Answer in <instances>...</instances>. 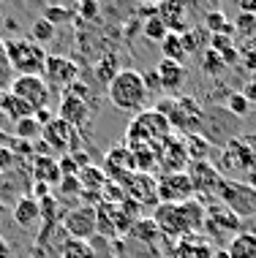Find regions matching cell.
<instances>
[{
	"instance_id": "cell-27",
	"label": "cell",
	"mask_w": 256,
	"mask_h": 258,
	"mask_svg": "<svg viewBox=\"0 0 256 258\" xmlns=\"http://www.w3.org/2000/svg\"><path fill=\"white\" fill-rule=\"evenodd\" d=\"M226 253H229V258H256V236L248 231H240L226 245Z\"/></svg>"
},
{
	"instance_id": "cell-7",
	"label": "cell",
	"mask_w": 256,
	"mask_h": 258,
	"mask_svg": "<svg viewBox=\"0 0 256 258\" xmlns=\"http://www.w3.org/2000/svg\"><path fill=\"white\" fill-rule=\"evenodd\" d=\"M6 62L17 76H41L46 62V49L33 44L30 38H11L6 41Z\"/></svg>"
},
{
	"instance_id": "cell-39",
	"label": "cell",
	"mask_w": 256,
	"mask_h": 258,
	"mask_svg": "<svg viewBox=\"0 0 256 258\" xmlns=\"http://www.w3.org/2000/svg\"><path fill=\"white\" fill-rule=\"evenodd\" d=\"M202 71L210 74V76H218L221 71H226V62L221 60V54H216L213 49H204V57H202Z\"/></svg>"
},
{
	"instance_id": "cell-40",
	"label": "cell",
	"mask_w": 256,
	"mask_h": 258,
	"mask_svg": "<svg viewBox=\"0 0 256 258\" xmlns=\"http://www.w3.org/2000/svg\"><path fill=\"white\" fill-rule=\"evenodd\" d=\"M240 46V60L245 62L248 71L256 74V41H251V44H237Z\"/></svg>"
},
{
	"instance_id": "cell-47",
	"label": "cell",
	"mask_w": 256,
	"mask_h": 258,
	"mask_svg": "<svg viewBox=\"0 0 256 258\" xmlns=\"http://www.w3.org/2000/svg\"><path fill=\"white\" fill-rule=\"evenodd\" d=\"M9 117H6V111H3V101H0V131H3V128H9Z\"/></svg>"
},
{
	"instance_id": "cell-28",
	"label": "cell",
	"mask_w": 256,
	"mask_h": 258,
	"mask_svg": "<svg viewBox=\"0 0 256 258\" xmlns=\"http://www.w3.org/2000/svg\"><path fill=\"white\" fill-rule=\"evenodd\" d=\"M204 30L210 36H234L232 19H226L224 11H207L204 14Z\"/></svg>"
},
{
	"instance_id": "cell-51",
	"label": "cell",
	"mask_w": 256,
	"mask_h": 258,
	"mask_svg": "<svg viewBox=\"0 0 256 258\" xmlns=\"http://www.w3.org/2000/svg\"><path fill=\"white\" fill-rule=\"evenodd\" d=\"M0 62H6V41L0 38Z\"/></svg>"
},
{
	"instance_id": "cell-25",
	"label": "cell",
	"mask_w": 256,
	"mask_h": 258,
	"mask_svg": "<svg viewBox=\"0 0 256 258\" xmlns=\"http://www.w3.org/2000/svg\"><path fill=\"white\" fill-rule=\"evenodd\" d=\"M77 179L82 185V193H87V196H101L104 185L109 182L104 169H98V166H85V169H79Z\"/></svg>"
},
{
	"instance_id": "cell-14",
	"label": "cell",
	"mask_w": 256,
	"mask_h": 258,
	"mask_svg": "<svg viewBox=\"0 0 256 258\" xmlns=\"http://www.w3.org/2000/svg\"><path fill=\"white\" fill-rule=\"evenodd\" d=\"M123 190H126V199H131L134 204L139 207H158V179L153 174H142L134 171L123 179Z\"/></svg>"
},
{
	"instance_id": "cell-53",
	"label": "cell",
	"mask_w": 256,
	"mask_h": 258,
	"mask_svg": "<svg viewBox=\"0 0 256 258\" xmlns=\"http://www.w3.org/2000/svg\"><path fill=\"white\" fill-rule=\"evenodd\" d=\"M3 209H6V201H3V199H0V212H3Z\"/></svg>"
},
{
	"instance_id": "cell-46",
	"label": "cell",
	"mask_w": 256,
	"mask_h": 258,
	"mask_svg": "<svg viewBox=\"0 0 256 258\" xmlns=\"http://www.w3.org/2000/svg\"><path fill=\"white\" fill-rule=\"evenodd\" d=\"M240 14H251V17H256V0H240Z\"/></svg>"
},
{
	"instance_id": "cell-26",
	"label": "cell",
	"mask_w": 256,
	"mask_h": 258,
	"mask_svg": "<svg viewBox=\"0 0 256 258\" xmlns=\"http://www.w3.org/2000/svg\"><path fill=\"white\" fill-rule=\"evenodd\" d=\"M0 101H3V111H6V117H9L11 128H14L19 120L36 117V109H33L30 103H25L22 98H17V95H11V93H3V95H0Z\"/></svg>"
},
{
	"instance_id": "cell-30",
	"label": "cell",
	"mask_w": 256,
	"mask_h": 258,
	"mask_svg": "<svg viewBox=\"0 0 256 258\" xmlns=\"http://www.w3.org/2000/svg\"><path fill=\"white\" fill-rule=\"evenodd\" d=\"M41 122L36 120V117H27V120H19L17 125L11 128V136L14 139H19V142H25V144H33L36 139H41Z\"/></svg>"
},
{
	"instance_id": "cell-24",
	"label": "cell",
	"mask_w": 256,
	"mask_h": 258,
	"mask_svg": "<svg viewBox=\"0 0 256 258\" xmlns=\"http://www.w3.org/2000/svg\"><path fill=\"white\" fill-rule=\"evenodd\" d=\"M14 220H17V226H22V228H33V226H36V223L41 220V204H38V199L19 196L17 204H14Z\"/></svg>"
},
{
	"instance_id": "cell-13",
	"label": "cell",
	"mask_w": 256,
	"mask_h": 258,
	"mask_svg": "<svg viewBox=\"0 0 256 258\" xmlns=\"http://www.w3.org/2000/svg\"><path fill=\"white\" fill-rule=\"evenodd\" d=\"M158 169L164 174H180V171H188L191 160H188V152H185V139L172 134L169 139H164L158 144Z\"/></svg>"
},
{
	"instance_id": "cell-34",
	"label": "cell",
	"mask_w": 256,
	"mask_h": 258,
	"mask_svg": "<svg viewBox=\"0 0 256 258\" xmlns=\"http://www.w3.org/2000/svg\"><path fill=\"white\" fill-rule=\"evenodd\" d=\"M224 109L229 111L232 117H237V120H245V117L253 111V106L248 103V98H245L243 93H240V90H234V93H229V95H226V103H224Z\"/></svg>"
},
{
	"instance_id": "cell-45",
	"label": "cell",
	"mask_w": 256,
	"mask_h": 258,
	"mask_svg": "<svg viewBox=\"0 0 256 258\" xmlns=\"http://www.w3.org/2000/svg\"><path fill=\"white\" fill-rule=\"evenodd\" d=\"M240 93H243L245 98H248V103H251V106L256 109V82H248V85L240 90Z\"/></svg>"
},
{
	"instance_id": "cell-50",
	"label": "cell",
	"mask_w": 256,
	"mask_h": 258,
	"mask_svg": "<svg viewBox=\"0 0 256 258\" xmlns=\"http://www.w3.org/2000/svg\"><path fill=\"white\" fill-rule=\"evenodd\" d=\"M213 258H229V253H226V247H221V250H216V253H213Z\"/></svg>"
},
{
	"instance_id": "cell-32",
	"label": "cell",
	"mask_w": 256,
	"mask_h": 258,
	"mask_svg": "<svg viewBox=\"0 0 256 258\" xmlns=\"http://www.w3.org/2000/svg\"><path fill=\"white\" fill-rule=\"evenodd\" d=\"M158 46H161L164 60H172V62H180V66H183L185 57H188V54H185V49H183V41H180L177 33H169V36L164 38Z\"/></svg>"
},
{
	"instance_id": "cell-15",
	"label": "cell",
	"mask_w": 256,
	"mask_h": 258,
	"mask_svg": "<svg viewBox=\"0 0 256 258\" xmlns=\"http://www.w3.org/2000/svg\"><path fill=\"white\" fill-rule=\"evenodd\" d=\"M191 199H196V193H193L191 177L185 171L158 177V204H183Z\"/></svg>"
},
{
	"instance_id": "cell-1",
	"label": "cell",
	"mask_w": 256,
	"mask_h": 258,
	"mask_svg": "<svg viewBox=\"0 0 256 258\" xmlns=\"http://www.w3.org/2000/svg\"><path fill=\"white\" fill-rule=\"evenodd\" d=\"M156 228L161 231V236H169V239H185V236L202 234L204 228V204L199 199L183 201V204H158L153 209Z\"/></svg>"
},
{
	"instance_id": "cell-35",
	"label": "cell",
	"mask_w": 256,
	"mask_h": 258,
	"mask_svg": "<svg viewBox=\"0 0 256 258\" xmlns=\"http://www.w3.org/2000/svg\"><path fill=\"white\" fill-rule=\"evenodd\" d=\"M232 25H234V36L243 38L245 44L256 41V17H251V14H237V19H232Z\"/></svg>"
},
{
	"instance_id": "cell-23",
	"label": "cell",
	"mask_w": 256,
	"mask_h": 258,
	"mask_svg": "<svg viewBox=\"0 0 256 258\" xmlns=\"http://www.w3.org/2000/svg\"><path fill=\"white\" fill-rule=\"evenodd\" d=\"M33 179L41 182V185H46V187L60 185L63 174H60L58 158H52V155H33Z\"/></svg>"
},
{
	"instance_id": "cell-20",
	"label": "cell",
	"mask_w": 256,
	"mask_h": 258,
	"mask_svg": "<svg viewBox=\"0 0 256 258\" xmlns=\"http://www.w3.org/2000/svg\"><path fill=\"white\" fill-rule=\"evenodd\" d=\"M156 17L161 19L164 25H167L169 33H177V36H183V33L191 30V22H188V9H185L183 3H177V0H167V3H158L156 6Z\"/></svg>"
},
{
	"instance_id": "cell-36",
	"label": "cell",
	"mask_w": 256,
	"mask_h": 258,
	"mask_svg": "<svg viewBox=\"0 0 256 258\" xmlns=\"http://www.w3.org/2000/svg\"><path fill=\"white\" fill-rule=\"evenodd\" d=\"M55 25L49 22V19H44V17H38L36 22L30 25V41L33 44H38V46H44V44H49V41L55 38Z\"/></svg>"
},
{
	"instance_id": "cell-54",
	"label": "cell",
	"mask_w": 256,
	"mask_h": 258,
	"mask_svg": "<svg viewBox=\"0 0 256 258\" xmlns=\"http://www.w3.org/2000/svg\"><path fill=\"white\" fill-rule=\"evenodd\" d=\"M0 14H3V11H0Z\"/></svg>"
},
{
	"instance_id": "cell-44",
	"label": "cell",
	"mask_w": 256,
	"mask_h": 258,
	"mask_svg": "<svg viewBox=\"0 0 256 258\" xmlns=\"http://www.w3.org/2000/svg\"><path fill=\"white\" fill-rule=\"evenodd\" d=\"M79 14H82L85 19H93L95 14H98V3H93V0H87V3H82V6H79Z\"/></svg>"
},
{
	"instance_id": "cell-8",
	"label": "cell",
	"mask_w": 256,
	"mask_h": 258,
	"mask_svg": "<svg viewBox=\"0 0 256 258\" xmlns=\"http://www.w3.org/2000/svg\"><path fill=\"white\" fill-rule=\"evenodd\" d=\"M216 201H221L234 218H240L243 223L256 218V190L243 179H224Z\"/></svg>"
},
{
	"instance_id": "cell-48",
	"label": "cell",
	"mask_w": 256,
	"mask_h": 258,
	"mask_svg": "<svg viewBox=\"0 0 256 258\" xmlns=\"http://www.w3.org/2000/svg\"><path fill=\"white\" fill-rule=\"evenodd\" d=\"M0 258H11V250H9V245L3 242V236H0Z\"/></svg>"
},
{
	"instance_id": "cell-41",
	"label": "cell",
	"mask_w": 256,
	"mask_h": 258,
	"mask_svg": "<svg viewBox=\"0 0 256 258\" xmlns=\"http://www.w3.org/2000/svg\"><path fill=\"white\" fill-rule=\"evenodd\" d=\"M17 163H19L17 152H14L11 147H0V171H3V174H9V171H11Z\"/></svg>"
},
{
	"instance_id": "cell-4",
	"label": "cell",
	"mask_w": 256,
	"mask_h": 258,
	"mask_svg": "<svg viewBox=\"0 0 256 258\" xmlns=\"http://www.w3.org/2000/svg\"><path fill=\"white\" fill-rule=\"evenodd\" d=\"M216 169L226 174V179L251 177L256 171V136H237L224 150H218Z\"/></svg>"
},
{
	"instance_id": "cell-52",
	"label": "cell",
	"mask_w": 256,
	"mask_h": 258,
	"mask_svg": "<svg viewBox=\"0 0 256 258\" xmlns=\"http://www.w3.org/2000/svg\"><path fill=\"white\" fill-rule=\"evenodd\" d=\"M248 185H251V187H253V190H256V171L251 174V177H248Z\"/></svg>"
},
{
	"instance_id": "cell-42",
	"label": "cell",
	"mask_w": 256,
	"mask_h": 258,
	"mask_svg": "<svg viewBox=\"0 0 256 258\" xmlns=\"http://www.w3.org/2000/svg\"><path fill=\"white\" fill-rule=\"evenodd\" d=\"M68 17H71V11L60 9V6H49L46 14H44V19H49L52 25H63V22H68Z\"/></svg>"
},
{
	"instance_id": "cell-11",
	"label": "cell",
	"mask_w": 256,
	"mask_h": 258,
	"mask_svg": "<svg viewBox=\"0 0 256 258\" xmlns=\"http://www.w3.org/2000/svg\"><path fill=\"white\" fill-rule=\"evenodd\" d=\"M41 139L46 142V150H55V152H79L82 150V136L77 128H71L68 122H63L60 117H55L49 125H44L41 131Z\"/></svg>"
},
{
	"instance_id": "cell-12",
	"label": "cell",
	"mask_w": 256,
	"mask_h": 258,
	"mask_svg": "<svg viewBox=\"0 0 256 258\" xmlns=\"http://www.w3.org/2000/svg\"><path fill=\"white\" fill-rule=\"evenodd\" d=\"M191 177V185H193V193H196L199 201L207 199H216L218 190H221V182H224V174L216 169V163H210V160H204V163H191L188 171H185Z\"/></svg>"
},
{
	"instance_id": "cell-17",
	"label": "cell",
	"mask_w": 256,
	"mask_h": 258,
	"mask_svg": "<svg viewBox=\"0 0 256 258\" xmlns=\"http://www.w3.org/2000/svg\"><path fill=\"white\" fill-rule=\"evenodd\" d=\"M63 228L68 231L71 239H93L95 236V207L93 204H79L74 209H68L63 215Z\"/></svg>"
},
{
	"instance_id": "cell-21",
	"label": "cell",
	"mask_w": 256,
	"mask_h": 258,
	"mask_svg": "<svg viewBox=\"0 0 256 258\" xmlns=\"http://www.w3.org/2000/svg\"><path fill=\"white\" fill-rule=\"evenodd\" d=\"M156 76H158V85H161L164 93H169L172 98H175L177 90L185 85V66L161 57V60H158V66H156Z\"/></svg>"
},
{
	"instance_id": "cell-22",
	"label": "cell",
	"mask_w": 256,
	"mask_h": 258,
	"mask_svg": "<svg viewBox=\"0 0 256 258\" xmlns=\"http://www.w3.org/2000/svg\"><path fill=\"white\" fill-rule=\"evenodd\" d=\"M213 245L204 239V234H193L180 239L175 250H172V258H213Z\"/></svg>"
},
{
	"instance_id": "cell-38",
	"label": "cell",
	"mask_w": 256,
	"mask_h": 258,
	"mask_svg": "<svg viewBox=\"0 0 256 258\" xmlns=\"http://www.w3.org/2000/svg\"><path fill=\"white\" fill-rule=\"evenodd\" d=\"M117 74H120V68H117V57H115V54H107V57L98 60V66H95V76H98L101 85H109Z\"/></svg>"
},
{
	"instance_id": "cell-37",
	"label": "cell",
	"mask_w": 256,
	"mask_h": 258,
	"mask_svg": "<svg viewBox=\"0 0 256 258\" xmlns=\"http://www.w3.org/2000/svg\"><path fill=\"white\" fill-rule=\"evenodd\" d=\"M142 36L147 38V41H153V44H161V41L169 36V30H167V25H164L161 19H158L156 14H153V17L144 19V25H142Z\"/></svg>"
},
{
	"instance_id": "cell-19",
	"label": "cell",
	"mask_w": 256,
	"mask_h": 258,
	"mask_svg": "<svg viewBox=\"0 0 256 258\" xmlns=\"http://www.w3.org/2000/svg\"><path fill=\"white\" fill-rule=\"evenodd\" d=\"M134 171H136L134 155H131V150L126 147V144L107 152V158H104V174H107V179L123 182V179H126L128 174H134Z\"/></svg>"
},
{
	"instance_id": "cell-16",
	"label": "cell",
	"mask_w": 256,
	"mask_h": 258,
	"mask_svg": "<svg viewBox=\"0 0 256 258\" xmlns=\"http://www.w3.org/2000/svg\"><path fill=\"white\" fill-rule=\"evenodd\" d=\"M9 93L17 95V98H22L25 103H30V106L38 111V109H46L52 90L46 87V82L41 79V76H14Z\"/></svg>"
},
{
	"instance_id": "cell-31",
	"label": "cell",
	"mask_w": 256,
	"mask_h": 258,
	"mask_svg": "<svg viewBox=\"0 0 256 258\" xmlns=\"http://www.w3.org/2000/svg\"><path fill=\"white\" fill-rule=\"evenodd\" d=\"M210 38V33L204 30V27H191L188 33H183V36H180V41H183V49H185V54H199L202 52V46L207 49V44L204 41Z\"/></svg>"
},
{
	"instance_id": "cell-49",
	"label": "cell",
	"mask_w": 256,
	"mask_h": 258,
	"mask_svg": "<svg viewBox=\"0 0 256 258\" xmlns=\"http://www.w3.org/2000/svg\"><path fill=\"white\" fill-rule=\"evenodd\" d=\"M9 144H11V136H6L3 131H0V147H9Z\"/></svg>"
},
{
	"instance_id": "cell-5",
	"label": "cell",
	"mask_w": 256,
	"mask_h": 258,
	"mask_svg": "<svg viewBox=\"0 0 256 258\" xmlns=\"http://www.w3.org/2000/svg\"><path fill=\"white\" fill-rule=\"evenodd\" d=\"M172 136V128L167 117L158 114L156 109H144L131 120L128 134H126V147H158L164 139Z\"/></svg>"
},
{
	"instance_id": "cell-29",
	"label": "cell",
	"mask_w": 256,
	"mask_h": 258,
	"mask_svg": "<svg viewBox=\"0 0 256 258\" xmlns=\"http://www.w3.org/2000/svg\"><path fill=\"white\" fill-rule=\"evenodd\" d=\"M183 139H185V152H188L191 163H204V160H210V155L216 152L199 134L196 136H183Z\"/></svg>"
},
{
	"instance_id": "cell-3",
	"label": "cell",
	"mask_w": 256,
	"mask_h": 258,
	"mask_svg": "<svg viewBox=\"0 0 256 258\" xmlns=\"http://www.w3.org/2000/svg\"><path fill=\"white\" fill-rule=\"evenodd\" d=\"M156 111L167 117L172 134L177 131V136H196L202 131V114L204 109L199 106L196 98H188V95H175V98H164L156 103Z\"/></svg>"
},
{
	"instance_id": "cell-9",
	"label": "cell",
	"mask_w": 256,
	"mask_h": 258,
	"mask_svg": "<svg viewBox=\"0 0 256 258\" xmlns=\"http://www.w3.org/2000/svg\"><path fill=\"white\" fill-rule=\"evenodd\" d=\"M240 231H243V220L234 218V215L226 209L221 201L216 204H204V239H234Z\"/></svg>"
},
{
	"instance_id": "cell-43",
	"label": "cell",
	"mask_w": 256,
	"mask_h": 258,
	"mask_svg": "<svg viewBox=\"0 0 256 258\" xmlns=\"http://www.w3.org/2000/svg\"><path fill=\"white\" fill-rule=\"evenodd\" d=\"M11 82H14V71L9 62H0V95L11 90Z\"/></svg>"
},
{
	"instance_id": "cell-18",
	"label": "cell",
	"mask_w": 256,
	"mask_h": 258,
	"mask_svg": "<svg viewBox=\"0 0 256 258\" xmlns=\"http://www.w3.org/2000/svg\"><path fill=\"white\" fill-rule=\"evenodd\" d=\"M58 117L63 122H68L71 128L82 131L90 120V95H77V93H71V90H66L63 98H60Z\"/></svg>"
},
{
	"instance_id": "cell-33",
	"label": "cell",
	"mask_w": 256,
	"mask_h": 258,
	"mask_svg": "<svg viewBox=\"0 0 256 258\" xmlns=\"http://www.w3.org/2000/svg\"><path fill=\"white\" fill-rule=\"evenodd\" d=\"M60 258H98L95 255V247L90 242L82 239H66L60 245Z\"/></svg>"
},
{
	"instance_id": "cell-6",
	"label": "cell",
	"mask_w": 256,
	"mask_h": 258,
	"mask_svg": "<svg viewBox=\"0 0 256 258\" xmlns=\"http://www.w3.org/2000/svg\"><path fill=\"white\" fill-rule=\"evenodd\" d=\"M199 136H202L213 150L216 147L224 150L226 144L234 142V139L243 136V134H240V120L232 117L224 106H207L204 114H202V131H199Z\"/></svg>"
},
{
	"instance_id": "cell-2",
	"label": "cell",
	"mask_w": 256,
	"mask_h": 258,
	"mask_svg": "<svg viewBox=\"0 0 256 258\" xmlns=\"http://www.w3.org/2000/svg\"><path fill=\"white\" fill-rule=\"evenodd\" d=\"M107 98L112 101L115 109L128 111V114L136 117L139 111H144V106L150 101V90H147V82H144V74L134 71V68H123L107 85Z\"/></svg>"
},
{
	"instance_id": "cell-10",
	"label": "cell",
	"mask_w": 256,
	"mask_h": 258,
	"mask_svg": "<svg viewBox=\"0 0 256 258\" xmlns=\"http://www.w3.org/2000/svg\"><path fill=\"white\" fill-rule=\"evenodd\" d=\"M41 79L46 82V87H49V90H60V93H66L74 82H79V66L74 60L63 57V54H46Z\"/></svg>"
}]
</instances>
